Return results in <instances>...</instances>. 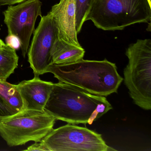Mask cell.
<instances>
[{"instance_id":"277c9868","label":"cell","mask_w":151,"mask_h":151,"mask_svg":"<svg viewBox=\"0 0 151 151\" xmlns=\"http://www.w3.org/2000/svg\"><path fill=\"white\" fill-rule=\"evenodd\" d=\"M129 63L124 70V84L134 103L151 109V40H138L126 49Z\"/></svg>"},{"instance_id":"2e32d148","label":"cell","mask_w":151,"mask_h":151,"mask_svg":"<svg viewBox=\"0 0 151 151\" xmlns=\"http://www.w3.org/2000/svg\"><path fill=\"white\" fill-rule=\"evenodd\" d=\"M24 151H49L45 145L42 141L39 142H35L33 145L29 147L26 150Z\"/></svg>"},{"instance_id":"7a4b0ae2","label":"cell","mask_w":151,"mask_h":151,"mask_svg":"<svg viewBox=\"0 0 151 151\" xmlns=\"http://www.w3.org/2000/svg\"><path fill=\"white\" fill-rule=\"evenodd\" d=\"M115 63L83 59L68 64H51L46 71L59 82L77 86L87 92L106 97L117 92L123 78L117 72Z\"/></svg>"},{"instance_id":"5bb4252c","label":"cell","mask_w":151,"mask_h":151,"mask_svg":"<svg viewBox=\"0 0 151 151\" xmlns=\"http://www.w3.org/2000/svg\"><path fill=\"white\" fill-rule=\"evenodd\" d=\"M93 0H76V26L78 34L82 29Z\"/></svg>"},{"instance_id":"30bf717a","label":"cell","mask_w":151,"mask_h":151,"mask_svg":"<svg viewBox=\"0 0 151 151\" xmlns=\"http://www.w3.org/2000/svg\"><path fill=\"white\" fill-rule=\"evenodd\" d=\"M54 83L34 76L17 85L22 99L24 109L43 110L48 100Z\"/></svg>"},{"instance_id":"ac0fdd59","label":"cell","mask_w":151,"mask_h":151,"mask_svg":"<svg viewBox=\"0 0 151 151\" xmlns=\"http://www.w3.org/2000/svg\"><path fill=\"white\" fill-rule=\"evenodd\" d=\"M26 0H0V6H13L15 4L22 3Z\"/></svg>"},{"instance_id":"8fae6325","label":"cell","mask_w":151,"mask_h":151,"mask_svg":"<svg viewBox=\"0 0 151 151\" xmlns=\"http://www.w3.org/2000/svg\"><path fill=\"white\" fill-rule=\"evenodd\" d=\"M85 53L82 46L69 44L58 37L51 50V64L61 65L76 62L83 59Z\"/></svg>"},{"instance_id":"3957f363","label":"cell","mask_w":151,"mask_h":151,"mask_svg":"<svg viewBox=\"0 0 151 151\" xmlns=\"http://www.w3.org/2000/svg\"><path fill=\"white\" fill-rule=\"evenodd\" d=\"M88 20L104 31L122 30L141 23L151 28V5L148 0H93L85 22Z\"/></svg>"},{"instance_id":"d6986e66","label":"cell","mask_w":151,"mask_h":151,"mask_svg":"<svg viewBox=\"0 0 151 151\" xmlns=\"http://www.w3.org/2000/svg\"><path fill=\"white\" fill-rule=\"evenodd\" d=\"M6 45V44L0 39V48H1L3 46L5 45Z\"/></svg>"},{"instance_id":"5b68a950","label":"cell","mask_w":151,"mask_h":151,"mask_svg":"<svg viewBox=\"0 0 151 151\" xmlns=\"http://www.w3.org/2000/svg\"><path fill=\"white\" fill-rule=\"evenodd\" d=\"M55 120L45 110L23 109L0 117V135L10 147L39 142L53 129Z\"/></svg>"},{"instance_id":"ba28073f","label":"cell","mask_w":151,"mask_h":151,"mask_svg":"<svg viewBox=\"0 0 151 151\" xmlns=\"http://www.w3.org/2000/svg\"><path fill=\"white\" fill-rule=\"evenodd\" d=\"M30 46L28 50V62L34 76L46 73L51 64V52L58 37L56 24L50 13L41 17L40 22L33 32Z\"/></svg>"},{"instance_id":"6da1fadb","label":"cell","mask_w":151,"mask_h":151,"mask_svg":"<svg viewBox=\"0 0 151 151\" xmlns=\"http://www.w3.org/2000/svg\"><path fill=\"white\" fill-rule=\"evenodd\" d=\"M112 109L106 97L58 82L53 84L44 110L56 120L71 124H91Z\"/></svg>"},{"instance_id":"8992f818","label":"cell","mask_w":151,"mask_h":151,"mask_svg":"<svg viewBox=\"0 0 151 151\" xmlns=\"http://www.w3.org/2000/svg\"><path fill=\"white\" fill-rule=\"evenodd\" d=\"M41 141L49 151L114 150L106 145L101 134L69 123L53 129Z\"/></svg>"},{"instance_id":"52a82bcc","label":"cell","mask_w":151,"mask_h":151,"mask_svg":"<svg viewBox=\"0 0 151 151\" xmlns=\"http://www.w3.org/2000/svg\"><path fill=\"white\" fill-rule=\"evenodd\" d=\"M42 6L40 0H26L17 6H9L3 12L8 35L18 38L24 58L28 53L37 18L42 16Z\"/></svg>"},{"instance_id":"ffe728a7","label":"cell","mask_w":151,"mask_h":151,"mask_svg":"<svg viewBox=\"0 0 151 151\" xmlns=\"http://www.w3.org/2000/svg\"><path fill=\"white\" fill-rule=\"evenodd\" d=\"M148 2H149V4L151 5V0H148Z\"/></svg>"},{"instance_id":"9a60e30c","label":"cell","mask_w":151,"mask_h":151,"mask_svg":"<svg viewBox=\"0 0 151 151\" xmlns=\"http://www.w3.org/2000/svg\"><path fill=\"white\" fill-rule=\"evenodd\" d=\"M6 45L16 51L20 48V43L17 37L13 35H8L6 38Z\"/></svg>"},{"instance_id":"9c48e42d","label":"cell","mask_w":151,"mask_h":151,"mask_svg":"<svg viewBox=\"0 0 151 151\" xmlns=\"http://www.w3.org/2000/svg\"><path fill=\"white\" fill-rule=\"evenodd\" d=\"M58 30V37L69 44L81 46L76 26V0H60L49 12Z\"/></svg>"},{"instance_id":"4fadbf2b","label":"cell","mask_w":151,"mask_h":151,"mask_svg":"<svg viewBox=\"0 0 151 151\" xmlns=\"http://www.w3.org/2000/svg\"><path fill=\"white\" fill-rule=\"evenodd\" d=\"M18 60L15 49L6 45L0 48V80L6 81L18 67Z\"/></svg>"},{"instance_id":"7c38bea8","label":"cell","mask_w":151,"mask_h":151,"mask_svg":"<svg viewBox=\"0 0 151 151\" xmlns=\"http://www.w3.org/2000/svg\"><path fill=\"white\" fill-rule=\"evenodd\" d=\"M0 100L14 114L24 109L22 99L17 85L12 84L6 81L0 80Z\"/></svg>"},{"instance_id":"e0dca14e","label":"cell","mask_w":151,"mask_h":151,"mask_svg":"<svg viewBox=\"0 0 151 151\" xmlns=\"http://www.w3.org/2000/svg\"><path fill=\"white\" fill-rule=\"evenodd\" d=\"M13 111L0 100V117L8 116L13 114Z\"/></svg>"}]
</instances>
